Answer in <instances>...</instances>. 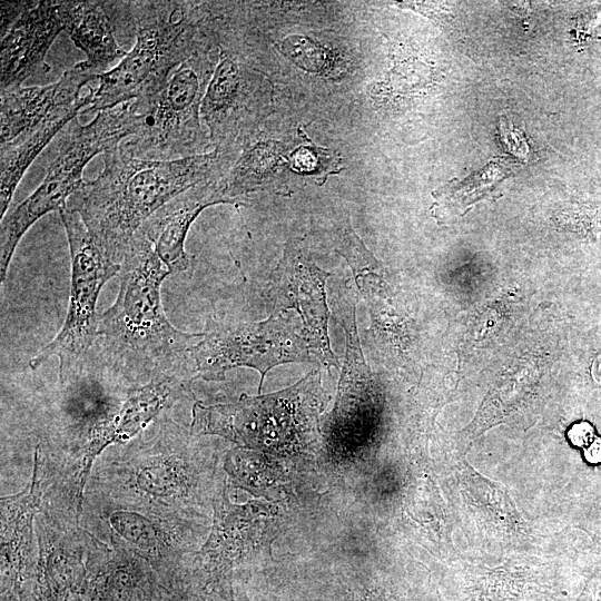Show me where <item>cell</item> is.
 <instances>
[{
	"label": "cell",
	"instance_id": "9c48e42d",
	"mask_svg": "<svg viewBox=\"0 0 601 601\" xmlns=\"http://www.w3.org/2000/svg\"><path fill=\"white\" fill-rule=\"evenodd\" d=\"M331 275L314 263L300 240L292 239L284 247L268 288L273 311L296 312L313 355L327 370L339 367L328 336L331 314L325 285Z\"/></svg>",
	"mask_w": 601,
	"mask_h": 601
},
{
	"label": "cell",
	"instance_id": "ffe728a7",
	"mask_svg": "<svg viewBox=\"0 0 601 601\" xmlns=\"http://www.w3.org/2000/svg\"><path fill=\"white\" fill-rule=\"evenodd\" d=\"M112 545H118L151 565L174 559L177 544L170 528L158 515L134 509H116L107 515Z\"/></svg>",
	"mask_w": 601,
	"mask_h": 601
},
{
	"label": "cell",
	"instance_id": "d6986e66",
	"mask_svg": "<svg viewBox=\"0 0 601 601\" xmlns=\"http://www.w3.org/2000/svg\"><path fill=\"white\" fill-rule=\"evenodd\" d=\"M60 14L65 31L82 50L86 59L75 66L82 71L101 76L114 69L128 53L120 47L105 1H61Z\"/></svg>",
	"mask_w": 601,
	"mask_h": 601
},
{
	"label": "cell",
	"instance_id": "603a6c76",
	"mask_svg": "<svg viewBox=\"0 0 601 601\" xmlns=\"http://www.w3.org/2000/svg\"><path fill=\"white\" fill-rule=\"evenodd\" d=\"M224 467L234 486L256 496L269 495L276 481V472L263 452L238 446L227 453Z\"/></svg>",
	"mask_w": 601,
	"mask_h": 601
},
{
	"label": "cell",
	"instance_id": "83f0119b",
	"mask_svg": "<svg viewBox=\"0 0 601 601\" xmlns=\"http://www.w3.org/2000/svg\"><path fill=\"white\" fill-rule=\"evenodd\" d=\"M595 436L593 426L585 421L573 424L568 432L570 442L573 445L581 447L589 445Z\"/></svg>",
	"mask_w": 601,
	"mask_h": 601
},
{
	"label": "cell",
	"instance_id": "3957f363",
	"mask_svg": "<svg viewBox=\"0 0 601 601\" xmlns=\"http://www.w3.org/2000/svg\"><path fill=\"white\" fill-rule=\"evenodd\" d=\"M129 4L135 43L114 69L99 76L81 114H98L154 96L177 67L211 45L205 3L142 0Z\"/></svg>",
	"mask_w": 601,
	"mask_h": 601
},
{
	"label": "cell",
	"instance_id": "9a60e30c",
	"mask_svg": "<svg viewBox=\"0 0 601 601\" xmlns=\"http://www.w3.org/2000/svg\"><path fill=\"white\" fill-rule=\"evenodd\" d=\"M61 31L59 0H43L36 1L1 35V93L50 71L46 57Z\"/></svg>",
	"mask_w": 601,
	"mask_h": 601
},
{
	"label": "cell",
	"instance_id": "30bf717a",
	"mask_svg": "<svg viewBox=\"0 0 601 601\" xmlns=\"http://www.w3.org/2000/svg\"><path fill=\"white\" fill-rule=\"evenodd\" d=\"M98 78L73 66L53 83L2 92L0 144L32 134L47 124L78 117L89 106Z\"/></svg>",
	"mask_w": 601,
	"mask_h": 601
},
{
	"label": "cell",
	"instance_id": "5bb4252c",
	"mask_svg": "<svg viewBox=\"0 0 601 601\" xmlns=\"http://www.w3.org/2000/svg\"><path fill=\"white\" fill-rule=\"evenodd\" d=\"M201 104V120L216 149H226L246 134L257 99V80L238 55L219 53Z\"/></svg>",
	"mask_w": 601,
	"mask_h": 601
},
{
	"label": "cell",
	"instance_id": "ba28073f",
	"mask_svg": "<svg viewBox=\"0 0 601 601\" xmlns=\"http://www.w3.org/2000/svg\"><path fill=\"white\" fill-rule=\"evenodd\" d=\"M59 214L71 258L68 311L60 331L30 359L29 365L36 370L49 358L58 357L63 381L79 367L97 343L99 294L105 284L120 272L121 265L97 244L76 211L65 206Z\"/></svg>",
	"mask_w": 601,
	"mask_h": 601
},
{
	"label": "cell",
	"instance_id": "e0dca14e",
	"mask_svg": "<svg viewBox=\"0 0 601 601\" xmlns=\"http://www.w3.org/2000/svg\"><path fill=\"white\" fill-rule=\"evenodd\" d=\"M121 470V486L142 512L174 510L191 489L189 463L174 450L134 457Z\"/></svg>",
	"mask_w": 601,
	"mask_h": 601
},
{
	"label": "cell",
	"instance_id": "4316f807",
	"mask_svg": "<svg viewBox=\"0 0 601 601\" xmlns=\"http://www.w3.org/2000/svg\"><path fill=\"white\" fill-rule=\"evenodd\" d=\"M33 0L1 1V32L6 33L11 24L29 8L35 4Z\"/></svg>",
	"mask_w": 601,
	"mask_h": 601
},
{
	"label": "cell",
	"instance_id": "5b68a950",
	"mask_svg": "<svg viewBox=\"0 0 601 601\" xmlns=\"http://www.w3.org/2000/svg\"><path fill=\"white\" fill-rule=\"evenodd\" d=\"M140 117L130 102L99 111L88 124L78 117L61 130L57 155L42 183L24 200L9 208L0 228V282L3 283L16 252L27 230L41 217L60 211L83 184V169L98 154L118 147L125 138L137 135Z\"/></svg>",
	"mask_w": 601,
	"mask_h": 601
},
{
	"label": "cell",
	"instance_id": "f546056e",
	"mask_svg": "<svg viewBox=\"0 0 601 601\" xmlns=\"http://www.w3.org/2000/svg\"><path fill=\"white\" fill-rule=\"evenodd\" d=\"M592 380L601 385V351L594 356L590 366Z\"/></svg>",
	"mask_w": 601,
	"mask_h": 601
},
{
	"label": "cell",
	"instance_id": "277c9868",
	"mask_svg": "<svg viewBox=\"0 0 601 601\" xmlns=\"http://www.w3.org/2000/svg\"><path fill=\"white\" fill-rule=\"evenodd\" d=\"M319 370H313L293 386L266 395L246 394L233 403L193 406L191 433L218 435L239 447L296 452L317 439L318 415L327 403Z\"/></svg>",
	"mask_w": 601,
	"mask_h": 601
},
{
	"label": "cell",
	"instance_id": "8fae6325",
	"mask_svg": "<svg viewBox=\"0 0 601 601\" xmlns=\"http://www.w3.org/2000/svg\"><path fill=\"white\" fill-rule=\"evenodd\" d=\"M181 374H162L129 392L119 407L90 431L75 475V499L82 504L83 490L95 460L111 444L125 443L140 433L181 393Z\"/></svg>",
	"mask_w": 601,
	"mask_h": 601
},
{
	"label": "cell",
	"instance_id": "4fadbf2b",
	"mask_svg": "<svg viewBox=\"0 0 601 601\" xmlns=\"http://www.w3.org/2000/svg\"><path fill=\"white\" fill-rule=\"evenodd\" d=\"M38 581L42 601H70L87 574L93 539L78 522L72 525L42 510L37 518Z\"/></svg>",
	"mask_w": 601,
	"mask_h": 601
},
{
	"label": "cell",
	"instance_id": "44dd1931",
	"mask_svg": "<svg viewBox=\"0 0 601 601\" xmlns=\"http://www.w3.org/2000/svg\"><path fill=\"white\" fill-rule=\"evenodd\" d=\"M75 119V118H72ZM70 118L45 125L27 136L0 148V215L9 210L14 191L24 173L49 142L72 120Z\"/></svg>",
	"mask_w": 601,
	"mask_h": 601
},
{
	"label": "cell",
	"instance_id": "484cf974",
	"mask_svg": "<svg viewBox=\"0 0 601 601\" xmlns=\"http://www.w3.org/2000/svg\"><path fill=\"white\" fill-rule=\"evenodd\" d=\"M500 134L505 148L516 157H526L529 148L523 135L508 119L500 120Z\"/></svg>",
	"mask_w": 601,
	"mask_h": 601
},
{
	"label": "cell",
	"instance_id": "f1b7e54d",
	"mask_svg": "<svg viewBox=\"0 0 601 601\" xmlns=\"http://www.w3.org/2000/svg\"><path fill=\"white\" fill-rule=\"evenodd\" d=\"M584 456L590 463L601 462V437L595 436L593 441L584 447Z\"/></svg>",
	"mask_w": 601,
	"mask_h": 601
},
{
	"label": "cell",
	"instance_id": "cb8c5ba5",
	"mask_svg": "<svg viewBox=\"0 0 601 601\" xmlns=\"http://www.w3.org/2000/svg\"><path fill=\"white\" fill-rule=\"evenodd\" d=\"M282 51L294 63L309 72L322 71L328 61L323 47L300 35H292L285 38L282 42Z\"/></svg>",
	"mask_w": 601,
	"mask_h": 601
},
{
	"label": "cell",
	"instance_id": "d4e9b609",
	"mask_svg": "<svg viewBox=\"0 0 601 601\" xmlns=\"http://www.w3.org/2000/svg\"><path fill=\"white\" fill-rule=\"evenodd\" d=\"M328 155L329 150L303 146L292 154L290 164L292 167L299 173L313 174L319 171L322 165L333 158Z\"/></svg>",
	"mask_w": 601,
	"mask_h": 601
},
{
	"label": "cell",
	"instance_id": "7a4b0ae2",
	"mask_svg": "<svg viewBox=\"0 0 601 601\" xmlns=\"http://www.w3.org/2000/svg\"><path fill=\"white\" fill-rule=\"evenodd\" d=\"M114 304L98 317L97 343L111 366L132 377L180 374L203 333H186L167 318L161 284L171 274L139 229L122 258Z\"/></svg>",
	"mask_w": 601,
	"mask_h": 601
},
{
	"label": "cell",
	"instance_id": "7402d4cb",
	"mask_svg": "<svg viewBox=\"0 0 601 601\" xmlns=\"http://www.w3.org/2000/svg\"><path fill=\"white\" fill-rule=\"evenodd\" d=\"M92 583L91 601H129L141 577V558L114 545Z\"/></svg>",
	"mask_w": 601,
	"mask_h": 601
},
{
	"label": "cell",
	"instance_id": "52a82bcc",
	"mask_svg": "<svg viewBox=\"0 0 601 601\" xmlns=\"http://www.w3.org/2000/svg\"><path fill=\"white\" fill-rule=\"evenodd\" d=\"M312 355L300 318L292 311H273L268 318L254 323L210 321L188 351L194 378L223 381L231 368L250 367L260 374L259 392L270 368L311 362Z\"/></svg>",
	"mask_w": 601,
	"mask_h": 601
},
{
	"label": "cell",
	"instance_id": "7c38bea8",
	"mask_svg": "<svg viewBox=\"0 0 601 601\" xmlns=\"http://www.w3.org/2000/svg\"><path fill=\"white\" fill-rule=\"evenodd\" d=\"M213 505L211 530L199 550L201 564L210 571L226 572L270 543L276 516L273 504L258 500L236 504L223 492Z\"/></svg>",
	"mask_w": 601,
	"mask_h": 601
},
{
	"label": "cell",
	"instance_id": "8992f818",
	"mask_svg": "<svg viewBox=\"0 0 601 601\" xmlns=\"http://www.w3.org/2000/svg\"><path fill=\"white\" fill-rule=\"evenodd\" d=\"M215 57L211 45L206 46L177 67L157 93L130 101L141 125L137 135L120 144L124 150L151 160L205 154L210 138L200 110Z\"/></svg>",
	"mask_w": 601,
	"mask_h": 601
},
{
	"label": "cell",
	"instance_id": "6da1fadb",
	"mask_svg": "<svg viewBox=\"0 0 601 601\" xmlns=\"http://www.w3.org/2000/svg\"><path fill=\"white\" fill-rule=\"evenodd\" d=\"M104 168L68 199L97 244L121 263L140 227L185 190L223 177L227 157L214 149L186 158L151 160L131 156L119 145L106 151Z\"/></svg>",
	"mask_w": 601,
	"mask_h": 601
},
{
	"label": "cell",
	"instance_id": "ac0fdd59",
	"mask_svg": "<svg viewBox=\"0 0 601 601\" xmlns=\"http://www.w3.org/2000/svg\"><path fill=\"white\" fill-rule=\"evenodd\" d=\"M43 463L39 447L35 451L31 482L27 490L1 497V573L2 581L17 585L31 563L33 519L43 496Z\"/></svg>",
	"mask_w": 601,
	"mask_h": 601
},
{
	"label": "cell",
	"instance_id": "2e32d148",
	"mask_svg": "<svg viewBox=\"0 0 601 601\" xmlns=\"http://www.w3.org/2000/svg\"><path fill=\"white\" fill-rule=\"evenodd\" d=\"M219 179L211 178L179 194L140 227L170 273L184 272L190 264L185 243L198 215L213 205L233 204L225 196Z\"/></svg>",
	"mask_w": 601,
	"mask_h": 601
}]
</instances>
